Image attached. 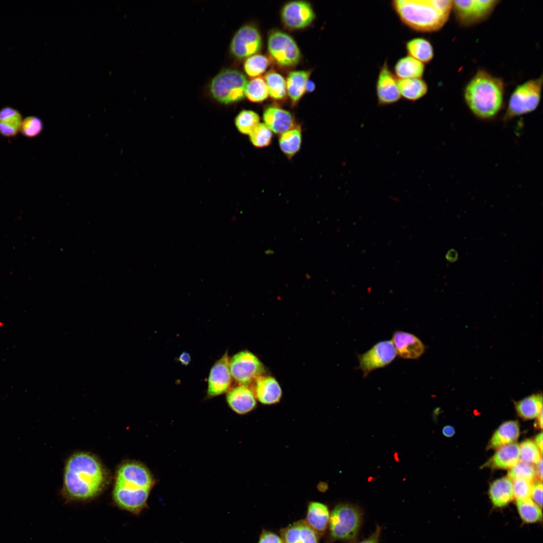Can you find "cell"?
<instances>
[{
  "label": "cell",
  "mask_w": 543,
  "mask_h": 543,
  "mask_svg": "<svg viewBox=\"0 0 543 543\" xmlns=\"http://www.w3.org/2000/svg\"><path fill=\"white\" fill-rule=\"evenodd\" d=\"M376 93L378 104L380 106L393 105L401 98L398 79L390 69L387 59L379 71L376 82Z\"/></svg>",
  "instance_id": "14"
},
{
  "label": "cell",
  "mask_w": 543,
  "mask_h": 543,
  "mask_svg": "<svg viewBox=\"0 0 543 543\" xmlns=\"http://www.w3.org/2000/svg\"><path fill=\"white\" fill-rule=\"evenodd\" d=\"M519 434V425L517 421H506L496 430L487 447L488 449H496L513 443L517 439Z\"/></svg>",
  "instance_id": "23"
},
{
  "label": "cell",
  "mask_w": 543,
  "mask_h": 543,
  "mask_svg": "<svg viewBox=\"0 0 543 543\" xmlns=\"http://www.w3.org/2000/svg\"><path fill=\"white\" fill-rule=\"evenodd\" d=\"M536 476L540 481L542 479V459L536 464V468L535 469Z\"/></svg>",
  "instance_id": "47"
},
{
  "label": "cell",
  "mask_w": 543,
  "mask_h": 543,
  "mask_svg": "<svg viewBox=\"0 0 543 543\" xmlns=\"http://www.w3.org/2000/svg\"><path fill=\"white\" fill-rule=\"evenodd\" d=\"M270 65L268 57L262 54H254L248 57L243 65L245 73L252 77L262 74Z\"/></svg>",
  "instance_id": "35"
},
{
  "label": "cell",
  "mask_w": 543,
  "mask_h": 543,
  "mask_svg": "<svg viewBox=\"0 0 543 543\" xmlns=\"http://www.w3.org/2000/svg\"><path fill=\"white\" fill-rule=\"evenodd\" d=\"M381 528L378 526L375 532L368 538L358 543H379Z\"/></svg>",
  "instance_id": "44"
},
{
  "label": "cell",
  "mask_w": 543,
  "mask_h": 543,
  "mask_svg": "<svg viewBox=\"0 0 543 543\" xmlns=\"http://www.w3.org/2000/svg\"><path fill=\"white\" fill-rule=\"evenodd\" d=\"M495 454L482 467L497 469H508L514 467L519 461V445L513 442L498 448Z\"/></svg>",
  "instance_id": "21"
},
{
  "label": "cell",
  "mask_w": 543,
  "mask_h": 543,
  "mask_svg": "<svg viewBox=\"0 0 543 543\" xmlns=\"http://www.w3.org/2000/svg\"><path fill=\"white\" fill-rule=\"evenodd\" d=\"M442 432L444 436L450 437L455 434V430L453 426L451 425H446L443 427Z\"/></svg>",
  "instance_id": "46"
},
{
  "label": "cell",
  "mask_w": 543,
  "mask_h": 543,
  "mask_svg": "<svg viewBox=\"0 0 543 543\" xmlns=\"http://www.w3.org/2000/svg\"><path fill=\"white\" fill-rule=\"evenodd\" d=\"M267 49L273 60L282 67L294 66L301 59L300 50L295 40L288 34L279 30L269 32Z\"/></svg>",
  "instance_id": "8"
},
{
  "label": "cell",
  "mask_w": 543,
  "mask_h": 543,
  "mask_svg": "<svg viewBox=\"0 0 543 543\" xmlns=\"http://www.w3.org/2000/svg\"><path fill=\"white\" fill-rule=\"evenodd\" d=\"M391 7L401 23L412 31L428 33L440 30L452 8L450 0H393Z\"/></svg>",
  "instance_id": "3"
},
{
  "label": "cell",
  "mask_w": 543,
  "mask_h": 543,
  "mask_svg": "<svg viewBox=\"0 0 543 543\" xmlns=\"http://www.w3.org/2000/svg\"><path fill=\"white\" fill-rule=\"evenodd\" d=\"M281 17L285 27L298 30L309 26L315 18V14L309 3L297 0L289 2L283 6Z\"/></svg>",
  "instance_id": "13"
},
{
  "label": "cell",
  "mask_w": 543,
  "mask_h": 543,
  "mask_svg": "<svg viewBox=\"0 0 543 543\" xmlns=\"http://www.w3.org/2000/svg\"><path fill=\"white\" fill-rule=\"evenodd\" d=\"M284 543H319V534L304 520H300L283 528Z\"/></svg>",
  "instance_id": "18"
},
{
  "label": "cell",
  "mask_w": 543,
  "mask_h": 543,
  "mask_svg": "<svg viewBox=\"0 0 543 543\" xmlns=\"http://www.w3.org/2000/svg\"><path fill=\"white\" fill-rule=\"evenodd\" d=\"M361 522L358 509L353 505L342 503L336 505L330 514L329 527L334 539L350 540L356 535Z\"/></svg>",
  "instance_id": "7"
},
{
  "label": "cell",
  "mask_w": 543,
  "mask_h": 543,
  "mask_svg": "<svg viewBox=\"0 0 543 543\" xmlns=\"http://www.w3.org/2000/svg\"><path fill=\"white\" fill-rule=\"evenodd\" d=\"M106 481V472L99 460L88 453L77 452L65 464L62 492L68 499L85 500L98 495Z\"/></svg>",
  "instance_id": "1"
},
{
  "label": "cell",
  "mask_w": 543,
  "mask_h": 543,
  "mask_svg": "<svg viewBox=\"0 0 543 543\" xmlns=\"http://www.w3.org/2000/svg\"><path fill=\"white\" fill-rule=\"evenodd\" d=\"M43 127V123L40 118L29 116L22 121L20 130L24 136L33 137L40 134Z\"/></svg>",
  "instance_id": "40"
},
{
  "label": "cell",
  "mask_w": 543,
  "mask_h": 543,
  "mask_svg": "<svg viewBox=\"0 0 543 543\" xmlns=\"http://www.w3.org/2000/svg\"><path fill=\"white\" fill-rule=\"evenodd\" d=\"M268 95L275 101L284 100L287 96L286 80L284 77L275 70L267 72L264 76Z\"/></svg>",
  "instance_id": "32"
},
{
  "label": "cell",
  "mask_w": 543,
  "mask_h": 543,
  "mask_svg": "<svg viewBox=\"0 0 543 543\" xmlns=\"http://www.w3.org/2000/svg\"><path fill=\"white\" fill-rule=\"evenodd\" d=\"M154 480L149 470L140 463L122 464L116 475L113 497L121 508L139 514L147 506Z\"/></svg>",
  "instance_id": "2"
},
{
  "label": "cell",
  "mask_w": 543,
  "mask_h": 543,
  "mask_svg": "<svg viewBox=\"0 0 543 543\" xmlns=\"http://www.w3.org/2000/svg\"><path fill=\"white\" fill-rule=\"evenodd\" d=\"M519 445V461L528 464H537L542 459V454L531 439H526Z\"/></svg>",
  "instance_id": "37"
},
{
  "label": "cell",
  "mask_w": 543,
  "mask_h": 543,
  "mask_svg": "<svg viewBox=\"0 0 543 543\" xmlns=\"http://www.w3.org/2000/svg\"><path fill=\"white\" fill-rule=\"evenodd\" d=\"M445 258L448 261L454 262L458 259V253L455 249H450L446 253Z\"/></svg>",
  "instance_id": "45"
},
{
  "label": "cell",
  "mask_w": 543,
  "mask_h": 543,
  "mask_svg": "<svg viewBox=\"0 0 543 543\" xmlns=\"http://www.w3.org/2000/svg\"><path fill=\"white\" fill-rule=\"evenodd\" d=\"M301 142V129L298 125L280 134L279 139L281 150L289 158H291L299 151Z\"/></svg>",
  "instance_id": "31"
},
{
  "label": "cell",
  "mask_w": 543,
  "mask_h": 543,
  "mask_svg": "<svg viewBox=\"0 0 543 543\" xmlns=\"http://www.w3.org/2000/svg\"><path fill=\"white\" fill-rule=\"evenodd\" d=\"M330 513L327 506L319 502H311L308 506L306 522L318 534H322L329 525Z\"/></svg>",
  "instance_id": "25"
},
{
  "label": "cell",
  "mask_w": 543,
  "mask_h": 543,
  "mask_svg": "<svg viewBox=\"0 0 543 543\" xmlns=\"http://www.w3.org/2000/svg\"><path fill=\"white\" fill-rule=\"evenodd\" d=\"M258 543H284L279 536L269 531L263 530Z\"/></svg>",
  "instance_id": "43"
},
{
  "label": "cell",
  "mask_w": 543,
  "mask_h": 543,
  "mask_svg": "<svg viewBox=\"0 0 543 543\" xmlns=\"http://www.w3.org/2000/svg\"><path fill=\"white\" fill-rule=\"evenodd\" d=\"M227 352L214 364L211 369L208 381L207 396L214 397L229 390L232 376Z\"/></svg>",
  "instance_id": "15"
},
{
  "label": "cell",
  "mask_w": 543,
  "mask_h": 543,
  "mask_svg": "<svg viewBox=\"0 0 543 543\" xmlns=\"http://www.w3.org/2000/svg\"><path fill=\"white\" fill-rule=\"evenodd\" d=\"M315 88V84L314 82L311 80H308L306 85V92L308 93L312 92Z\"/></svg>",
  "instance_id": "50"
},
{
  "label": "cell",
  "mask_w": 543,
  "mask_h": 543,
  "mask_svg": "<svg viewBox=\"0 0 543 543\" xmlns=\"http://www.w3.org/2000/svg\"><path fill=\"white\" fill-rule=\"evenodd\" d=\"M536 476L534 467L530 464L521 462H518L508 472V477L511 480L522 479L532 482Z\"/></svg>",
  "instance_id": "39"
},
{
  "label": "cell",
  "mask_w": 543,
  "mask_h": 543,
  "mask_svg": "<svg viewBox=\"0 0 543 543\" xmlns=\"http://www.w3.org/2000/svg\"><path fill=\"white\" fill-rule=\"evenodd\" d=\"M272 132L264 123H259L249 134V139L256 147H265L272 141Z\"/></svg>",
  "instance_id": "38"
},
{
  "label": "cell",
  "mask_w": 543,
  "mask_h": 543,
  "mask_svg": "<svg viewBox=\"0 0 543 543\" xmlns=\"http://www.w3.org/2000/svg\"><path fill=\"white\" fill-rule=\"evenodd\" d=\"M519 416L524 419L536 418L542 412V395L535 394L514 403Z\"/></svg>",
  "instance_id": "30"
},
{
  "label": "cell",
  "mask_w": 543,
  "mask_h": 543,
  "mask_svg": "<svg viewBox=\"0 0 543 543\" xmlns=\"http://www.w3.org/2000/svg\"><path fill=\"white\" fill-rule=\"evenodd\" d=\"M398 86L401 98L411 102L421 99L428 90V85L422 78L398 79Z\"/></svg>",
  "instance_id": "27"
},
{
  "label": "cell",
  "mask_w": 543,
  "mask_h": 543,
  "mask_svg": "<svg viewBox=\"0 0 543 543\" xmlns=\"http://www.w3.org/2000/svg\"><path fill=\"white\" fill-rule=\"evenodd\" d=\"M498 1H452V9L460 24L470 26L485 20L496 7Z\"/></svg>",
  "instance_id": "10"
},
{
  "label": "cell",
  "mask_w": 543,
  "mask_h": 543,
  "mask_svg": "<svg viewBox=\"0 0 543 543\" xmlns=\"http://www.w3.org/2000/svg\"><path fill=\"white\" fill-rule=\"evenodd\" d=\"M516 501L519 515L523 522L528 523H535L542 519L541 508L530 498Z\"/></svg>",
  "instance_id": "33"
},
{
  "label": "cell",
  "mask_w": 543,
  "mask_h": 543,
  "mask_svg": "<svg viewBox=\"0 0 543 543\" xmlns=\"http://www.w3.org/2000/svg\"><path fill=\"white\" fill-rule=\"evenodd\" d=\"M542 85V76L518 85L510 96L503 121L534 111L540 101Z\"/></svg>",
  "instance_id": "5"
},
{
  "label": "cell",
  "mask_w": 543,
  "mask_h": 543,
  "mask_svg": "<svg viewBox=\"0 0 543 543\" xmlns=\"http://www.w3.org/2000/svg\"><path fill=\"white\" fill-rule=\"evenodd\" d=\"M254 382L255 396L261 403L271 405L278 403L281 399L282 391L275 378L269 376H261Z\"/></svg>",
  "instance_id": "20"
},
{
  "label": "cell",
  "mask_w": 543,
  "mask_h": 543,
  "mask_svg": "<svg viewBox=\"0 0 543 543\" xmlns=\"http://www.w3.org/2000/svg\"><path fill=\"white\" fill-rule=\"evenodd\" d=\"M530 497L532 500L540 507L542 505V484L539 480L535 481L532 484Z\"/></svg>",
  "instance_id": "42"
},
{
  "label": "cell",
  "mask_w": 543,
  "mask_h": 543,
  "mask_svg": "<svg viewBox=\"0 0 543 543\" xmlns=\"http://www.w3.org/2000/svg\"><path fill=\"white\" fill-rule=\"evenodd\" d=\"M405 49L409 55L424 64L430 62L434 57L431 43L424 37H415L405 43Z\"/></svg>",
  "instance_id": "28"
},
{
  "label": "cell",
  "mask_w": 543,
  "mask_h": 543,
  "mask_svg": "<svg viewBox=\"0 0 543 543\" xmlns=\"http://www.w3.org/2000/svg\"><path fill=\"white\" fill-rule=\"evenodd\" d=\"M311 73L310 70H296L288 74L286 81L287 94L292 105H296L305 94Z\"/></svg>",
  "instance_id": "24"
},
{
  "label": "cell",
  "mask_w": 543,
  "mask_h": 543,
  "mask_svg": "<svg viewBox=\"0 0 543 543\" xmlns=\"http://www.w3.org/2000/svg\"><path fill=\"white\" fill-rule=\"evenodd\" d=\"M424 72L425 64L409 55L399 58L393 69L398 79L422 78Z\"/></svg>",
  "instance_id": "26"
},
{
  "label": "cell",
  "mask_w": 543,
  "mask_h": 543,
  "mask_svg": "<svg viewBox=\"0 0 543 543\" xmlns=\"http://www.w3.org/2000/svg\"><path fill=\"white\" fill-rule=\"evenodd\" d=\"M263 119L268 128L276 134H281L296 126L291 113L276 106L266 108L263 112Z\"/></svg>",
  "instance_id": "19"
},
{
  "label": "cell",
  "mask_w": 543,
  "mask_h": 543,
  "mask_svg": "<svg viewBox=\"0 0 543 543\" xmlns=\"http://www.w3.org/2000/svg\"><path fill=\"white\" fill-rule=\"evenodd\" d=\"M178 359L183 364L187 365L189 363L191 357L188 353L184 352L180 355Z\"/></svg>",
  "instance_id": "49"
},
{
  "label": "cell",
  "mask_w": 543,
  "mask_h": 543,
  "mask_svg": "<svg viewBox=\"0 0 543 543\" xmlns=\"http://www.w3.org/2000/svg\"><path fill=\"white\" fill-rule=\"evenodd\" d=\"M247 83L243 73L233 69H227L218 73L211 80L210 92L217 101L225 104L242 100Z\"/></svg>",
  "instance_id": "6"
},
{
  "label": "cell",
  "mask_w": 543,
  "mask_h": 543,
  "mask_svg": "<svg viewBox=\"0 0 543 543\" xmlns=\"http://www.w3.org/2000/svg\"><path fill=\"white\" fill-rule=\"evenodd\" d=\"M535 443L538 447L540 452L542 453V433L540 432L535 437Z\"/></svg>",
  "instance_id": "48"
},
{
  "label": "cell",
  "mask_w": 543,
  "mask_h": 543,
  "mask_svg": "<svg viewBox=\"0 0 543 543\" xmlns=\"http://www.w3.org/2000/svg\"><path fill=\"white\" fill-rule=\"evenodd\" d=\"M232 378L239 385L249 386L265 374V369L258 357L247 350L241 351L229 359Z\"/></svg>",
  "instance_id": "9"
},
{
  "label": "cell",
  "mask_w": 543,
  "mask_h": 543,
  "mask_svg": "<svg viewBox=\"0 0 543 543\" xmlns=\"http://www.w3.org/2000/svg\"><path fill=\"white\" fill-rule=\"evenodd\" d=\"M262 45L260 33L254 25L248 24L240 27L230 43L232 54L238 59L249 57L259 52Z\"/></svg>",
  "instance_id": "11"
},
{
  "label": "cell",
  "mask_w": 543,
  "mask_h": 543,
  "mask_svg": "<svg viewBox=\"0 0 543 543\" xmlns=\"http://www.w3.org/2000/svg\"><path fill=\"white\" fill-rule=\"evenodd\" d=\"M259 123L258 115L251 110L241 111L235 119V124L237 130L245 135H249Z\"/></svg>",
  "instance_id": "36"
},
{
  "label": "cell",
  "mask_w": 543,
  "mask_h": 543,
  "mask_svg": "<svg viewBox=\"0 0 543 543\" xmlns=\"http://www.w3.org/2000/svg\"><path fill=\"white\" fill-rule=\"evenodd\" d=\"M255 395L248 386L239 385L230 389L226 400L230 408L239 414H246L256 406Z\"/></svg>",
  "instance_id": "17"
},
{
  "label": "cell",
  "mask_w": 543,
  "mask_h": 543,
  "mask_svg": "<svg viewBox=\"0 0 543 543\" xmlns=\"http://www.w3.org/2000/svg\"><path fill=\"white\" fill-rule=\"evenodd\" d=\"M503 81L484 70H478L466 86L464 98L468 108L482 120L494 118L504 102Z\"/></svg>",
  "instance_id": "4"
},
{
  "label": "cell",
  "mask_w": 543,
  "mask_h": 543,
  "mask_svg": "<svg viewBox=\"0 0 543 543\" xmlns=\"http://www.w3.org/2000/svg\"><path fill=\"white\" fill-rule=\"evenodd\" d=\"M20 112L13 108L6 107L0 110V133L5 137H13L20 130L22 122Z\"/></svg>",
  "instance_id": "29"
},
{
  "label": "cell",
  "mask_w": 543,
  "mask_h": 543,
  "mask_svg": "<svg viewBox=\"0 0 543 543\" xmlns=\"http://www.w3.org/2000/svg\"><path fill=\"white\" fill-rule=\"evenodd\" d=\"M392 342L397 354L404 359H418L424 353L426 348L416 335L404 331L394 332Z\"/></svg>",
  "instance_id": "16"
},
{
  "label": "cell",
  "mask_w": 543,
  "mask_h": 543,
  "mask_svg": "<svg viewBox=\"0 0 543 543\" xmlns=\"http://www.w3.org/2000/svg\"><path fill=\"white\" fill-rule=\"evenodd\" d=\"M397 353L391 340L381 341L369 350L358 355L359 369L367 377L372 371L384 367L395 358Z\"/></svg>",
  "instance_id": "12"
},
{
  "label": "cell",
  "mask_w": 543,
  "mask_h": 543,
  "mask_svg": "<svg viewBox=\"0 0 543 543\" xmlns=\"http://www.w3.org/2000/svg\"><path fill=\"white\" fill-rule=\"evenodd\" d=\"M514 497L516 500L530 498L532 482L522 479L512 480Z\"/></svg>",
  "instance_id": "41"
},
{
  "label": "cell",
  "mask_w": 543,
  "mask_h": 543,
  "mask_svg": "<svg viewBox=\"0 0 543 543\" xmlns=\"http://www.w3.org/2000/svg\"><path fill=\"white\" fill-rule=\"evenodd\" d=\"M245 96L254 103H261L265 100L268 96V91L264 80L257 77L247 82Z\"/></svg>",
  "instance_id": "34"
},
{
  "label": "cell",
  "mask_w": 543,
  "mask_h": 543,
  "mask_svg": "<svg viewBox=\"0 0 543 543\" xmlns=\"http://www.w3.org/2000/svg\"><path fill=\"white\" fill-rule=\"evenodd\" d=\"M537 417V418L534 423V426L538 429H541L542 427V412Z\"/></svg>",
  "instance_id": "51"
},
{
  "label": "cell",
  "mask_w": 543,
  "mask_h": 543,
  "mask_svg": "<svg viewBox=\"0 0 543 543\" xmlns=\"http://www.w3.org/2000/svg\"><path fill=\"white\" fill-rule=\"evenodd\" d=\"M489 495L495 507L507 506L514 498L512 481L508 477L495 480L490 486Z\"/></svg>",
  "instance_id": "22"
}]
</instances>
